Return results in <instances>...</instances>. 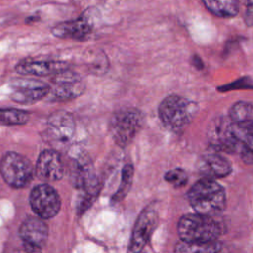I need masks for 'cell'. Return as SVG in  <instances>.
I'll use <instances>...</instances> for the list:
<instances>
[{
	"instance_id": "obj_17",
	"label": "cell",
	"mask_w": 253,
	"mask_h": 253,
	"mask_svg": "<svg viewBox=\"0 0 253 253\" xmlns=\"http://www.w3.org/2000/svg\"><path fill=\"white\" fill-rule=\"evenodd\" d=\"M92 31V22L86 16L57 24L52 28V34L60 39L83 40Z\"/></svg>"
},
{
	"instance_id": "obj_23",
	"label": "cell",
	"mask_w": 253,
	"mask_h": 253,
	"mask_svg": "<svg viewBox=\"0 0 253 253\" xmlns=\"http://www.w3.org/2000/svg\"><path fill=\"white\" fill-rule=\"evenodd\" d=\"M229 119L232 122L253 121V105L247 102L235 103L229 111Z\"/></svg>"
},
{
	"instance_id": "obj_1",
	"label": "cell",
	"mask_w": 253,
	"mask_h": 253,
	"mask_svg": "<svg viewBox=\"0 0 253 253\" xmlns=\"http://www.w3.org/2000/svg\"><path fill=\"white\" fill-rule=\"evenodd\" d=\"M188 200L196 212L215 216L224 210L226 196L224 189L214 179L204 177L189 190Z\"/></svg>"
},
{
	"instance_id": "obj_2",
	"label": "cell",
	"mask_w": 253,
	"mask_h": 253,
	"mask_svg": "<svg viewBox=\"0 0 253 253\" xmlns=\"http://www.w3.org/2000/svg\"><path fill=\"white\" fill-rule=\"evenodd\" d=\"M220 233L221 226L214 216L196 212L182 216L178 222V234L185 242H211L216 240Z\"/></svg>"
},
{
	"instance_id": "obj_22",
	"label": "cell",
	"mask_w": 253,
	"mask_h": 253,
	"mask_svg": "<svg viewBox=\"0 0 253 253\" xmlns=\"http://www.w3.org/2000/svg\"><path fill=\"white\" fill-rule=\"evenodd\" d=\"M221 245L216 240L205 243H189L182 241L176 246L177 252H217Z\"/></svg>"
},
{
	"instance_id": "obj_3",
	"label": "cell",
	"mask_w": 253,
	"mask_h": 253,
	"mask_svg": "<svg viewBox=\"0 0 253 253\" xmlns=\"http://www.w3.org/2000/svg\"><path fill=\"white\" fill-rule=\"evenodd\" d=\"M198 113V105L184 97L170 95L159 105L158 114L165 126L172 130L186 127Z\"/></svg>"
},
{
	"instance_id": "obj_7",
	"label": "cell",
	"mask_w": 253,
	"mask_h": 253,
	"mask_svg": "<svg viewBox=\"0 0 253 253\" xmlns=\"http://www.w3.org/2000/svg\"><path fill=\"white\" fill-rule=\"evenodd\" d=\"M30 205L38 216L47 219L58 213L61 201L54 188L47 184H41L32 190L30 194Z\"/></svg>"
},
{
	"instance_id": "obj_10",
	"label": "cell",
	"mask_w": 253,
	"mask_h": 253,
	"mask_svg": "<svg viewBox=\"0 0 253 253\" xmlns=\"http://www.w3.org/2000/svg\"><path fill=\"white\" fill-rule=\"evenodd\" d=\"M11 98L20 104H34L40 100L45 99L49 86L36 79L18 78L11 83Z\"/></svg>"
},
{
	"instance_id": "obj_21",
	"label": "cell",
	"mask_w": 253,
	"mask_h": 253,
	"mask_svg": "<svg viewBox=\"0 0 253 253\" xmlns=\"http://www.w3.org/2000/svg\"><path fill=\"white\" fill-rule=\"evenodd\" d=\"M132 179H133V167L131 164H126L122 171V180H121L120 187L112 199L114 203H118L122 201L126 196V194L130 190Z\"/></svg>"
},
{
	"instance_id": "obj_4",
	"label": "cell",
	"mask_w": 253,
	"mask_h": 253,
	"mask_svg": "<svg viewBox=\"0 0 253 253\" xmlns=\"http://www.w3.org/2000/svg\"><path fill=\"white\" fill-rule=\"evenodd\" d=\"M143 125V116L133 108L122 109L116 112L110 121V132L115 142L124 147L136 136Z\"/></svg>"
},
{
	"instance_id": "obj_11",
	"label": "cell",
	"mask_w": 253,
	"mask_h": 253,
	"mask_svg": "<svg viewBox=\"0 0 253 253\" xmlns=\"http://www.w3.org/2000/svg\"><path fill=\"white\" fill-rule=\"evenodd\" d=\"M231 120L229 118H219L209 126V142L215 151L227 153H237V145L230 131Z\"/></svg>"
},
{
	"instance_id": "obj_20",
	"label": "cell",
	"mask_w": 253,
	"mask_h": 253,
	"mask_svg": "<svg viewBox=\"0 0 253 253\" xmlns=\"http://www.w3.org/2000/svg\"><path fill=\"white\" fill-rule=\"evenodd\" d=\"M30 119V113L19 109H0V125H24Z\"/></svg>"
},
{
	"instance_id": "obj_18",
	"label": "cell",
	"mask_w": 253,
	"mask_h": 253,
	"mask_svg": "<svg viewBox=\"0 0 253 253\" xmlns=\"http://www.w3.org/2000/svg\"><path fill=\"white\" fill-rule=\"evenodd\" d=\"M68 69V64L63 61H24L16 66V70L20 74L46 76L54 75L60 71Z\"/></svg>"
},
{
	"instance_id": "obj_6",
	"label": "cell",
	"mask_w": 253,
	"mask_h": 253,
	"mask_svg": "<svg viewBox=\"0 0 253 253\" xmlns=\"http://www.w3.org/2000/svg\"><path fill=\"white\" fill-rule=\"evenodd\" d=\"M85 90V83L77 73L65 69L54 74L45 99L64 102L80 96Z\"/></svg>"
},
{
	"instance_id": "obj_13",
	"label": "cell",
	"mask_w": 253,
	"mask_h": 253,
	"mask_svg": "<svg viewBox=\"0 0 253 253\" xmlns=\"http://www.w3.org/2000/svg\"><path fill=\"white\" fill-rule=\"evenodd\" d=\"M36 174L46 182L60 180L64 174V164L57 150H43L38 157Z\"/></svg>"
},
{
	"instance_id": "obj_25",
	"label": "cell",
	"mask_w": 253,
	"mask_h": 253,
	"mask_svg": "<svg viewBox=\"0 0 253 253\" xmlns=\"http://www.w3.org/2000/svg\"><path fill=\"white\" fill-rule=\"evenodd\" d=\"M244 20L247 26H253V0H247Z\"/></svg>"
},
{
	"instance_id": "obj_5",
	"label": "cell",
	"mask_w": 253,
	"mask_h": 253,
	"mask_svg": "<svg viewBox=\"0 0 253 253\" xmlns=\"http://www.w3.org/2000/svg\"><path fill=\"white\" fill-rule=\"evenodd\" d=\"M0 173L9 186L23 188L32 180L34 168L26 156L17 152H8L1 160Z\"/></svg>"
},
{
	"instance_id": "obj_24",
	"label": "cell",
	"mask_w": 253,
	"mask_h": 253,
	"mask_svg": "<svg viewBox=\"0 0 253 253\" xmlns=\"http://www.w3.org/2000/svg\"><path fill=\"white\" fill-rule=\"evenodd\" d=\"M164 178L169 184H171L175 188H181L185 186L188 181V176L186 172L180 168H176L168 171L165 174Z\"/></svg>"
},
{
	"instance_id": "obj_15",
	"label": "cell",
	"mask_w": 253,
	"mask_h": 253,
	"mask_svg": "<svg viewBox=\"0 0 253 253\" xmlns=\"http://www.w3.org/2000/svg\"><path fill=\"white\" fill-rule=\"evenodd\" d=\"M230 131L242 160L248 164L253 163V121H231Z\"/></svg>"
},
{
	"instance_id": "obj_9",
	"label": "cell",
	"mask_w": 253,
	"mask_h": 253,
	"mask_svg": "<svg viewBox=\"0 0 253 253\" xmlns=\"http://www.w3.org/2000/svg\"><path fill=\"white\" fill-rule=\"evenodd\" d=\"M158 222V215L154 209L146 208L138 215L133 226L128 246L129 252L141 251L150 239Z\"/></svg>"
},
{
	"instance_id": "obj_8",
	"label": "cell",
	"mask_w": 253,
	"mask_h": 253,
	"mask_svg": "<svg viewBox=\"0 0 253 253\" xmlns=\"http://www.w3.org/2000/svg\"><path fill=\"white\" fill-rule=\"evenodd\" d=\"M75 124L72 116L65 111L52 113L46 122V135L50 143L57 149L65 147L73 137Z\"/></svg>"
},
{
	"instance_id": "obj_12",
	"label": "cell",
	"mask_w": 253,
	"mask_h": 253,
	"mask_svg": "<svg viewBox=\"0 0 253 253\" xmlns=\"http://www.w3.org/2000/svg\"><path fill=\"white\" fill-rule=\"evenodd\" d=\"M19 235L24 245L30 250H40L45 245L47 240V225L42 217L38 215L30 216L22 222Z\"/></svg>"
},
{
	"instance_id": "obj_14",
	"label": "cell",
	"mask_w": 253,
	"mask_h": 253,
	"mask_svg": "<svg viewBox=\"0 0 253 253\" xmlns=\"http://www.w3.org/2000/svg\"><path fill=\"white\" fill-rule=\"evenodd\" d=\"M70 181L78 190H84L100 185L95 174L92 160L86 155L76 157L70 167Z\"/></svg>"
},
{
	"instance_id": "obj_19",
	"label": "cell",
	"mask_w": 253,
	"mask_h": 253,
	"mask_svg": "<svg viewBox=\"0 0 253 253\" xmlns=\"http://www.w3.org/2000/svg\"><path fill=\"white\" fill-rule=\"evenodd\" d=\"M205 7L220 18H232L239 12L238 0H202Z\"/></svg>"
},
{
	"instance_id": "obj_16",
	"label": "cell",
	"mask_w": 253,
	"mask_h": 253,
	"mask_svg": "<svg viewBox=\"0 0 253 253\" xmlns=\"http://www.w3.org/2000/svg\"><path fill=\"white\" fill-rule=\"evenodd\" d=\"M198 169L207 178H222L231 172L230 162L222 155L216 152H210L200 157Z\"/></svg>"
}]
</instances>
